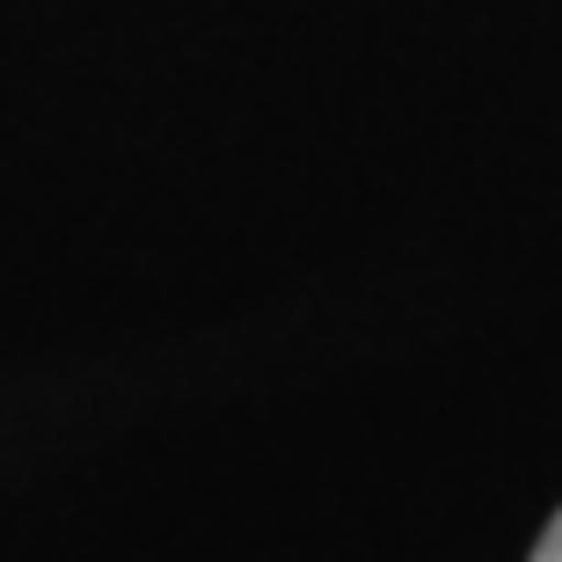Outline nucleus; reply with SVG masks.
I'll return each mask as SVG.
<instances>
[{"label":"nucleus","instance_id":"f257e3e1","mask_svg":"<svg viewBox=\"0 0 562 562\" xmlns=\"http://www.w3.org/2000/svg\"><path fill=\"white\" fill-rule=\"evenodd\" d=\"M533 562H562V512L548 519V533H541V541H533Z\"/></svg>","mask_w":562,"mask_h":562}]
</instances>
